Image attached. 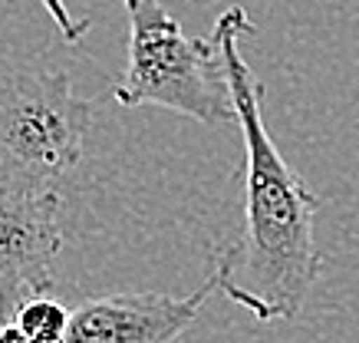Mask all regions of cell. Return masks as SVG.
I'll list each match as a JSON object with an SVG mask.
<instances>
[{"label":"cell","instance_id":"4","mask_svg":"<svg viewBox=\"0 0 359 343\" xmlns=\"http://www.w3.org/2000/svg\"><path fill=\"white\" fill-rule=\"evenodd\" d=\"M63 201L0 185V323L53 288V264L63 251Z\"/></svg>","mask_w":359,"mask_h":343},{"label":"cell","instance_id":"3","mask_svg":"<svg viewBox=\"0 0 359 343\" xmlns=\"http://www.w3.org/2000/svg\"><path fill=\"white\" fill-rule=\"evenodd\" d=\"M93 102L63 69L0 79V185L60 195L83 162Z\"/></svg>","mask_w":359,"mask_h":343},{"label":"cell","instance_id":"6","mask_svg":"<svg viewBox=\"0 0 359 343\" xmlns=\"http://www.w3.org/2000/svg\"><path fill=\"white\" fill-rule=\"evenodd\" d=\"M11 323H17L33 343H63L66 330H69V310L46 294V297L27 300L13 314Z\"/></svg>","mask_w":359,"mask_h":343},{"label":"cell","instance_id":"2","mask_svg":"<svg viewBox=\"0 0 359 343\" xmlns=\"http://www.w3.org/2000/svg\"><path fill=\"white\" fill-rule=\"evenodd\" d=\"M129 13V60L112 96L119 106H158L201 126L234 122L228 76L215 40L188 36L158 0H122Z\"/></svg>","mask_w":359,"mask_h":343},{"label":"cell","instance_id":"5","mask_svg":"<svg viewBox=\"0 0 359 343\" xmlns=\"http://www.w3.org/2000/svg\"><path fill=\"white\" fill-rule=\"evenodd\" d=\"M215 281H205L188 297L172 294H102L69 310L63 343H175L198 321L205 300L215 294Z\"/></svg>","mask_w":359,"mask_h":343},{"label":"cell","instance_id":"7","mask_svg":"<svg viewBox=\"0 0 359 343\" xmlns=\"http://www.w3.org/2000/svg\"><path fill=\"white\" fill-rule=\"evenodd\" d=\"M40 4H43V11L50 13V20H53V27L60 30V36H63L66 43H79L86 36L89 20H76L63 0H40Z\"/></svg>","mask_w":359,"mask_h":343},{"label":"cell","instance_id":"1","mask_svg":"<svg viewBox=\"0 0 359 343\" xmlns=\"http://www.w3.org/2000/svg\"><path fill=\"white\" fill-rule=\"evenodd\" d=\"M244 7H228L215 20V46L228 76L234 122L244 139V218L238 238L215 261V288L254 321H294L304 310L323 255L316 248L320 195L306 185L264 122V83L241 56V36H254Z\"/></svg>","mask_w":359,"mask_h":343},{"label":"cell","instance_id":"8","mask_svg":"<svg viewBox=\"0 0 359 343\" xmlns=\"http://www.w3.org/2000/svg\"><path fill=\"white\" fill-rule=\"evenodd\" d=\"M0 343H33L17 323H0Z\"/></svg>","mask_w":359,"mask_h":343}]
</instances>
